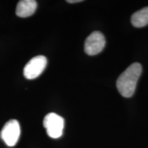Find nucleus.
Segmentation results:
<instances>
[{"instance_id":"obj_3","label":"nucleus","mask_w":148,"mask_h":148,"mask_svg":"<svg viewBox=\"0 0 148 148\" xmlns=\"http://www.w3.org/2000/svg\"><path fill=\"white\" fill-rule=\"evenodd\" d=\"M21 134L20 125L17 120L11 119L3 127L0 136L9 147H13L17 143Z\"/></svg>"},{"instance_id":"obj_7","label":"nucleus","mask_w":148,"mask_h":148,"mask_svg":"<svg viewBox=\"0 0 148 148\" xmlns=\"http://www.w3.org/2000/svg\"><path fill=\"white\" fill-rule=\"evenodd\" d=\"M131 23L136 27H143L148 25V7L134 12L131 17Z\"/></svg>"},{"instance_id":"obj_5","label":"nucleus","mask_w":148,"mask_h":148,"mask_svg":"<svg viewBox=\"0 0 148 148\" xmlns=\"http://www.w3.org/2000/svg\"><path fill=\"white\" fill-rule=\"evenodd\" d=\"M106 45V40L102 33L99 31L92 32L84 42V51L89 56H95L103 50Z\"/></svg>"},{"instance_id":"obj_2","label":"nucleus","mask_w":148,"mask_h":148,"mask_svg":"<svg viewBox=\"0 0 148 148\" xmlns=\"http://www.w3.org/2000/svg\"><path fill=\"white\" fill-rule=\"evenodd\" d=\"M43 126L47 134L52 138H58L62 135L64 127V120L62 116L54 112H50L43 119Z\"/></svg>"},{"instance_id":"obj_4","label":"nucleus","mask_w":148,"mask_h":148,"mask_svg":"<svg viewBox=\"0 0 148 148\" xmlns=\"http://www.w3.org/2000/svg\"><path fill=\"white\" fill-rule=\"evenodd\" d=\"M47 64V58L43 56L34 57L25 64L23 69L24 76L28 79L36 78L43 72Z\"/></svg>"},{"instance_id":"obj_1","label":"nucleus","mask_w":148,"mask_h":148,"mask_svg":"<svg viewBox=\"0 0 148 148\" xmlns=\"http://www.w3.org/2000/svg\"><path fill=\"white\" fill-rule=\"evenodd\" d=\"M141 73V64L134 62L119 75L116 80V88L123 97H130L134 95Z\"/></svg>"},{"instance_id":"obj_8","label":"nucleus","mask_w":148,"mask_h":148,"mask_svg":"<svg viewBox=\"0 0 148 148\" xmlns=\"http://www.w3.org/2000/svg\"><path fill=\"white\" fill-rule=\"evenodd\" d=\"M82 1V0H67L66 2L70 3H78Z\"/></svg>"},{"instance_id":"obj_6","label":"nucleus","mask_w":148,"mask_h":148,"mask_svg":"<svg viewBox=\"0 0 148 148\" xmlns=\"http://www.w3.org/2000/svg\"><path fill=\"white\" fill-rule=\"evenodd\" d=\"M36 8L37 3L34 0H21L16 5V14L19 17H28L34 13Z\"/></svg>"}]
</instances>
